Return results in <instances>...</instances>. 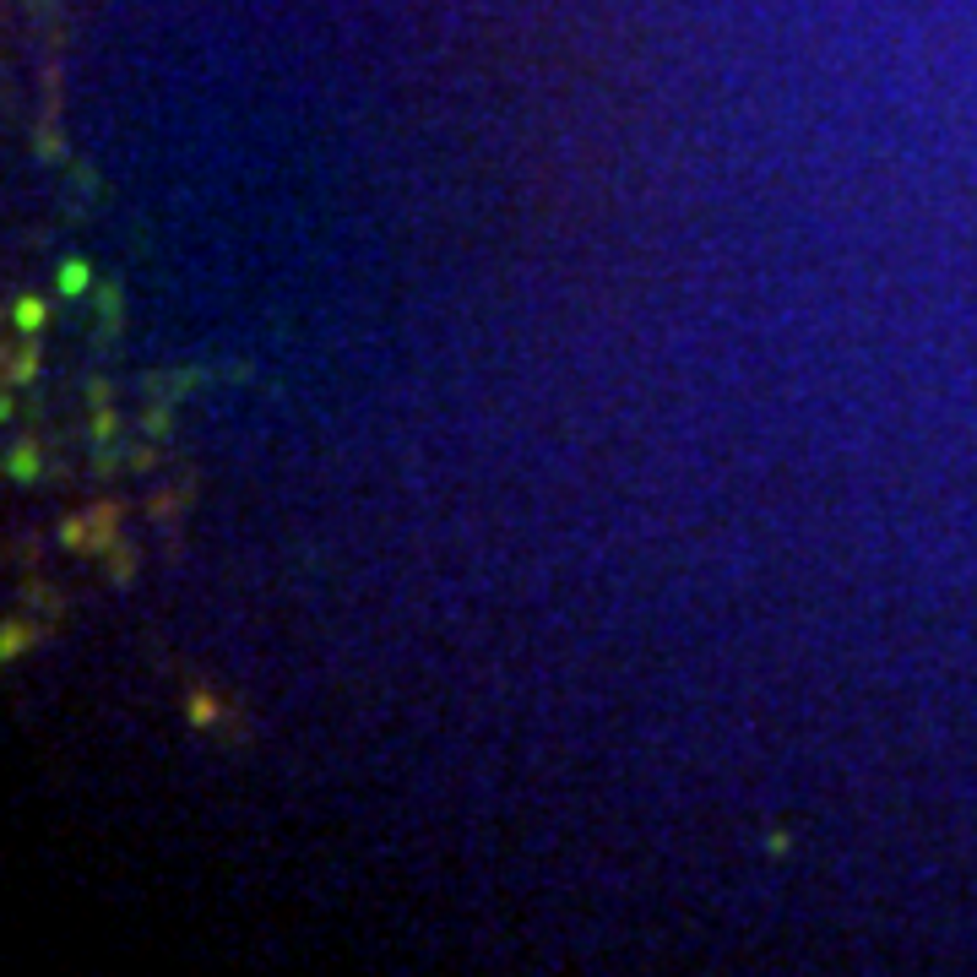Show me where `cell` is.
<instances>
[{"mask_svg":"<svg viewBox=\"0 0 977 977\" xmlns=\"http://www.w3.org/2000/svg\"><path fill=\"white\" fill-rule=\"evenodd\" d=\"M120 533V505H88L82 516H71L66 527H60V543H71V548H88V554H104L109 543Z\"/></svg>","mask_w":977,"mask_h":977,"instance_id":"1","label":"cell"},{"mask_svg":"<svg viewBox=\"0 0 977 977\" xmlns=\"http://www.w3.org/2000/svg\"><path fill=\"white\" fill-rule=\"evenodd\" d=\"M5 473H11L16 483H33V478H38V451H33V445H16V451L5 456Z\"/></svg>","mask_w":977,"mask_h":977,"instance_id":"2","label":"cell"},{"mask_svg":"<svg viewBox=\"0 0 977 977\" xmlns=\"http://www.w3.org/2000/svg\"><path fill=\"white\" fill-rule=\"evenodd\" d=\"M185 712H191V722H202V728L223 717V706H217V701H207V695H191V701H185Z\"/></svg>","mask_w":977,"mask_h":977,"instance_id":"6","label":"cell"},{"mask_svg":"<svg viewBox=\"0 0 977 977\" xmlns=\"http://www.w3.org/2000/svg\"><path fill=\"white\" fill-rule=\"evenodd\" d=\"M11 321L22 326V331H38V326H44V299H33V294H22V299L11 305Z\"/></svg>","mask_w":977,"mask_h":977,"instance_id":"4","label":"cell"},{"mask_svg":"<svg viewBox=\"0 0 977 977\" xmlns=\"http://www.w3.org/2000/svg\"><path fill=\"white\" fill-rule=\"evenodd\" d=\"M88 283H93L88 261H66L60 266V294H88Z\"/></svg>","mask_w":977,"mask_h":977,"instance_id":"5","label":"cell"},{"mask_svg":"<svg viewBox=\"0 0 977 977\" xmlns=\"http://www.w3.org/2000/svg\"><path fill=\"white\" fill-rule=\"evenodd\" d=\"M0 657H5V662H11V657H22V647H27V630H16V625H5V641H0Z\"/></svg>","mask_w":977,"mask_h":977,"instance_id":"7","label":"cell"},{"mask_svg":"<svg viewBox=\"0 0 977 977\" xmlns=\"http://www.w3.org/2000/svg\"><path fill=\"white\" fill-rule=\"evenodd\" d=\"M33 369H38V348H33V342H22V348H16V353L5 359V380L16 386V380H27Z\"/></svg>","mask_w":977,"mask_h":977,"instance_id":"3","label":"cell"}]
</instances>
